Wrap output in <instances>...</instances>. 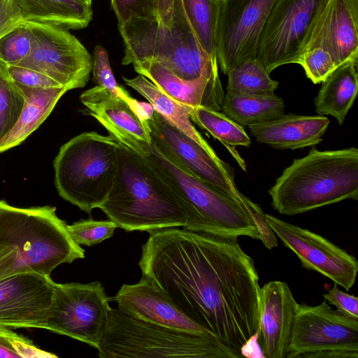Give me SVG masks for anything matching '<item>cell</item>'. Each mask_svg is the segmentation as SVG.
<instances>
[{
	"instance_id": "7c38bea8",
	"label": "cell",
	"mask_w": 358,
	"mask_h": 358,
	"mask_svg": "<svg viewBox=\"0 0 358 358\" xmlns=\"http://www.w3.org/2000/svg\"><path fill=\"white\" fill-rule=\"evenodd\" d=\"M275 0H221L216 55L222 72L257 58L262 33Z\"/></svg>"
},
{
	"instance_id": "ba28073f",
	"label": "cell",
	"mask_w": 358,
	"mask_h": 358,
	"mask_svg": "<svg viewBox=\"0 0 358 358\" xmlns=\"http://www.w3.org/2000/svg\"><path fill=\"white\" fill-rule=\"evenodd\" d=\"M118 142L95 131L64 144L53 162L55 185L65 201L90 214L106 201L115 180Z\"/></svg>"
},
{
	"instance_id": "5bb4252c",
	"label": "cell",
	"mask_w": 358,
	"mask_h": 358,
	"mask_svg": "<svg viewBox=\"0 0 358 358\" xmlns=\"http://www.w3.org/2000/svg\"><path fill=\"white\" fill-rule=\"evenodd\" d=\"M146 122L152 143L160 152L191 175L243 202L244 195L236 187L231 166L210 155L156 111Z\"/></svg>"
},
{
	"instance_id": "60d3db41",
	"label": "cell",
	"mask_w": 358,
	"mask_h": 358,
	"mask_svg": "<svg viewBox=\"0 0 358 358\" xmlns=\"http://www.w3.org/2000/svg\"><path fill=\"white\" fill-rule=\"evenodd\" d=\"M149 1L150 0H110L111 7L117 20V25L127 22Z\"/></svg>"
},
{
	"instance_id": "8fae6325",
	"label": "cell",
	"mask_w": 358,
	"mask_h": 358,
	"mask_svg": "<svg viewBox=\"0 0 358 358\" xmlns=\"http://www.w3.org/2000/svg\"><path fill=\"white\" fill-rule=\"evenodd\" d=\"M327 0H275L261 35L257 58L270 73L297 64Z\"/></svg>"
},
{
	"instance_id": "6da1fadb",
	"label": "cell",
	"mask_w": 358,
	"mask_h": 358,
	"mask_svg": "<svg viewBox=\"0 0 358 358\" xmlns=\"http://www.w3.org/2000/svg\"><path fill=\"white\" fill-rule=\"evenodd\" d=\"M150 234L138 266L194 322L241 349L259 330V276L238 238L171 227Z\"/></svg>"
},
{
	"instance_id": "603a6c76",
	"label": "cell",
	"mask_w": 358,
	"mask_h": 358,
	"mask_svg": "<svg viewBox=\"0 0 358 358\" xmlns=\"http://www.w3.org/2000/svg\"><path fill=\"white\" fill-rule=\"evenodd\" d=\"M358 57L338 65L322 82L315 99V111L330 115L342 124L358 90Z\"/></svg>"
},
{
	"instance_id": "9a60e30c",
	"label": "cell",
	"mask_w": 358,
	"mask_h": 358,
	"mask_svg": "<svg viewBox=\"0 0 358 358\" xmlns=\"http://www.w3.org/2000/svg\"><path fill=\"white\" fill-rule=\"evenodd\" d=\"M265 219L304 268L318 272L347 291L354 285L358 271V262L354 256L307 229L268 214H265Z\"/></svg>"
},
{
	"instance_id": "d590c367",
	"label": "cell",
	"mask_w": 358,
	"mask_h": 358,
	"mask_svg": "<svg viewBox=\"0 0 358 358\" xmlns=\"http://www.w3.org/2000/svg\"><path fill=\"white\" fill-rule=\"evenodd\" d=\"M297 64L303 68L306 76L315 84L322 83L337 67L330 52L321 47L303 51Z\"/></svg>"
},
{
	"instance_id": "d6986e66",
	"label": "cell",
	"mask_w": 358,
	"mask_h": 358,
	"mask_svg": "<svg viewBox=\"0 0 358 358\" xmlns=\"http://www.w3.org/2000/svg\"><path fill=\"white\" fill-rule=\"evenodd\" d=\"M298 304L283 281H270L259 288L258 320L264 358H287Z\"/></svg>"
},
{
	"instance_id": "836d02e7",
	"label": "cell",
	"mask_w": 358,
	"mask_h": 358,
	"mask_svg": "<svg viewBox=\"0 0 358 358\" xmlns=\"http://www.w3.org/2000/svg\"><path fill=\"white\" fill-rule=\"evenodd\" d=\"M118 226L112 220H83L68 225L72 239L79 245L92 246L113 236Z\"/></svg>"
},
{
	"instance_id": "8992f818",
	"label": "cell",
	"mask_w": 358,
	"mask_h": 358,
	"mask_svg": "<svg viewBox=\"0 0 358 358\" xmlns=\"http://www.w3.org/2000/svg\"><path fill=\"white\" fill-rule=\"evenodd\" d=\"M167 181L187 217L186 230L222 237L260 240L245 205L214 185L185 171L152 143L142 156Z\"/></svg>"
},
{
	"instance_id": "9c48e42d",
	"label": "cell",
	"mask_w": 358,
	"mask_h": 358,
	"mask_svg": "<svg viewBox=\"0 0 358 358\" xmlns=\"http://www.w3.org/2000/svg\"><path fill=\"white\" fill-rule=\"evenodd\" d=\"M33 35L30 55L18 66L41 72L68 91L87 83L93 58L68 29L48 23L24 21Z\"/></svg>"
},
{
	"instance_id": "83f0119b",
	"label": "cell",
	"mask_w": 358,
	"mask_h": 358,
	"mask_svg": "<svg viewBox=\"0 0 358 358\" xmlns=\"http://www.w3.org/2000/svg\"><path fill=\"white\" fill-rule=\"evenodd\" d=\"M185 14L205 53L217 59V29L221 0H182Z\"/></svg>"
},
{
	"instance_id": "2e32d148",
	"label": "cell",
	"mask_w": 358,
	"mask_h": 358,
	"mask_svg": "<svg viewBox=\"0 0 358 358\" xmlns=\"http://www.w3.org/2000/svg\"><path fill=\"white\" fill-rule=\"evenodd\" d=\"M55 282L34 272L0 280V327L46 329Z\"/></svg>"
},
{
	"instance_id": "ffe728a7",
	"label": "cell",
	"mask_w": 358,
	"mask_h": 358,
	"mask_svg": "<svg viewBox=\"0 0 358 358\" xmlns=\"http://www.w3.org/2000/svg\"><path fill=\"white\" fill-rule=\"evenodd\" d=\"M315 47L329 51L337 66L358 57V0H327L303 51Z\"/></svg>"
},
{
	"instance_id": "4fadbf2b",
	"label": "cell",
	"mask_w": 358,
	"mask_h": 358,
	"mask_svg": "<svg viewBox=\"0 0 358 358\" xmlns=\"http://www.w3.org/2000/svg\"><path fill=\"white\" fill-rule=\"evenodd\" d=\"M324 350L358 352V319L332 309L326 301L299 303L287 358Z\"/></svg>"
},
{
	"instance_id": "f546056e",
	"label": "cell",
	"mask_w": 358,
	"mask_h": 358,
	"mask_svg": "<svg viewBox=\"0 0 358 358\" xmlns=\"http://www.w3.org/2000/svg\"><path fill=\"white\" fill-rule=\"evenodd\" d=\"M262 62L257 59H249L227 73V92L240 94L274 93L278 82L271 78Z\"/></svg>"
},
{
	"instance_id": "f35d334b",
	"label": "cell",
	"mask_w": 358,
	"mask_h": 358,
	"mask_svg": "<svg viewBox=\"0 0 358 358\" xmlns=\"http://www.w3.org/2000/svg\"><path fill=\"white\" fill-rule=\"evenodd\" d=\"M335 284L323 295L325 301L336 307L341 313L358 319V299L353 295L341 291Z\"/></svg>"
},
{
	"instance_id": "8d00e7d4",
	"label": "cell",
	"mask_w": 358,
	"mask_h": 358,
	"mask_svg": "<svg viewBox=\"0 0 358 358\" xmlns=\"http://www.w3.org/2000/svg\"><path fill=\"white\" fill-rule=\"evenodd\" d=\"M6 69L10 78L20 86L31 88L62 87L46 75L29 68L8 65L6 66Z\"/></svg>"
},
{
	"instance_id": "ee69618b",
	"label": "cell",
	"mask_w": 358,
	"mask_h": 358,
	"mask_svg": "<svg viewBox=\"0 0 358 358\" xmlns=\"http://www.w3.org/2000/svg\"><path fill=\"white\" fill-rule=\"evenodd\" d=\"M84 1H87V2H90V3H92V0H84Z\"/></svg>"
},
{
	"instance_id": "7a4b0ae2",
	"label": "cell",
	"mask_w": 358,
	"mask_h": 358,
	"mask_svg": "<svg viewBox=\"0 0 358 358\" xmlns=\"http://www.w3.org/2000/svg\"><path fill=\"white\" fill-rule=\"evenodd\" d=\"M124 50L123 65L155 62L185 80L218 68L201 48L182 0H150L117 25Z\"/></svg>"
},
{
	"instance_id": "44dd1931",
	"label": "cell",
	"mask_w": 358,
	"mask_h": 358,
	"mask_svg": "<svg viewBox=\"0 0 358 358\" xmlns=\"http://www.w3.org/2000/svg\"><path fill=\"white\" fill-rule=\"evenodd\" d=\"M134 70L166 95L185 107L203 106L220 111L224 96L218 68L193 80L180 79L157 62L134 66Z\"/></svg>"
},
{
	"instance_id": "52a82bcc",
	"label": "cell",
	"mask_w": 358,
	"mask_h": 358,
	"mask_svg": "<svg viewBox=\"0 0 358 358\" xmlns=\"http://www.w3.org/2000/svg\"><path fill=\"white\" fill-rule=\"evenodd\" d=\"M100 358L242 357L213 336L199 335L133 317L111 308L97 348Z\"/></svg>"
},
{
	"instance_id": "7bdbcfd3",
	"label": "cell",
	"mask_w": 358,
	"mask_h": 358,
	"mask_svg": "<svg viewBox=\"0 0 358 358\" xmlns=\"http://www.w3.org/2000/svg\"><path fill=\"white\" fill-rule=\"evenodd\" d=\"M305 358H357L358 352L347 350H324L306 355Z\"/></svg>"
},
{
	"instance_id": "e575fe53",
	"label": "cell",
	"mask_w": 358,
	"mask_h": 358,
	"mask_svg": "<svg viewBox=\"0 0 358 358\" xmlns=\"http://www.w3.org/2000/svg\"><path fill=\"white\" fill-rule=\"evenodd\" d=\"M57 355L42 350L26 337L0 327V358H46Z\"/></svg>"
},
{
	"instance_id": "d4e9b609",
	"label": "cell",
	"mask_w": 358,
	"mask_h": 358,
	"mask_svg": "<svg viewBox=\"0 0 358 358\" xmlns=\"http://www.w3.org/2000/svg\"><path fill=\"white\" fill-rule=\"evenodd\" d=\"M24 21L66 29L86 27L92 18V3L84 0H15Z\"/></svg>"
},
{
	"instance_id": "7402d4cb",
	"label": "cell",
	"mask_w": 358,
	"mask_h": 358,
	"mask_svg": "<svg viewBox=\"0 0 358 358\" xmlns=\"http://www.w3.org/2000/svg\"><path fill=\"white\" fill-rule=\"evenodd\" d=\"M329 122V118L323 115L284 113L272 120L248 127L259 143L278 150H294L320 143Z\"/></svg>"
},
{
	"instance_id": "30bf717a",
	"label": "cell",
	"mask_w": 358,
	"mask_h": 358,
	"mask_svg": "<svg viewBox=\"0 0 358 358\" xmlns=\"http://www.w3.org/2000/svg\"><path fill=\"white\" fill-rule=\"evenodd\" d=\"M109 299L95 281L56 283L46 329L97 349L107 324Z\"/></svg>"
},
{
	"instance_id": "1f68e13d",
	"label": "cell",
	"mask_w": 358,
	"mask_h": 358,
	"mask_svg": "<svg viewBox=\"0 0 358 358\" xmlns=\"http://www.w3.org/2000/svg\"><path fill=\"white\" fill-rule=\"evenodd\" d=\"M24 103L22 90L9 76L6 66L0 62V138L13 128Z\"/></svg>"
},
{
	"instance_id": "277c9868",
	"label": "cell",
	"mask_w": 358,
	"mask_h": 358,
	"mask_svg": "<svg viewBox=\"0 0 358 358\" xmlns=\"http://www.w3.org/2000/svg\"><path fill=\"white\" fill-rule=\"evenodd\" d=\"M117 166L110 192L99 208L127 231L187 225L186 213L167 181L143 157L117 148Z\"/></svg>"
},
{
	"instance_id": "484cf974",
	"label": "cell",
	"mask_w": 358,
	"mask_h": 358,
	"mask_svg": "<svg viewBox=\"0 0 358 358\" xmlns=\"http://www.w3.org/2000/svg\"><path fill=\"white\" fill-rule=\"evenodd\" d=\"M123 80L126 85L145 97L155 111L169 123L197 143L210 155L218 157L193 125L187 107L166 95L152 81L141 74L134 78L123 77Z\"/></svg>"
},
{
	"instance_id": "4316f807",
	"label": "cell",
	"mask_w": 358,
	"mask_h": 358,
	"mask_svg": "<svg viewBox=\"0 0 358 358\" xmlns=\"http://www.w3.org/2000/svg\"><path fill=\"white\" fill-rule=\"evenodd\" d=\"M285 103L274 93L240 94L227 92L222 110L241 126H252L275 119L285 113Z\"/></svg>"
},
{
	"instance_id": "b9f144b4",
	"label": "cell",
	"mask_w": 358,
	"mask_h": 358,
	"mask_svg": "<svg viewBox=\"0 0 358 358\" xmlns=\"http://www.w3.org/2000/svg\"><path fill=\"white\" fill-rule=\"evenodd\" d=\"M260 336V330L251 336L241 349L242 357L249 358L264 357L262 350L258 343V338Z\"/></svg>"
},
{
	"instance_id": "d6a6232c",
	"label": "cell",
	"mask_w": 358,
	"mask_h": 358,
	"mask_svg": "<svg viewBox=\"0 0 358 358\" xmlns=\"http://www.w3.org/2000/svg\"><path fill=\"white\" fill-rule=\"evenodd\" d=\"M32 46L31 31L22 22L0 38V62L17 65L30 55Z\"/></svg>"
},
{
	"instance_id": "3957f363",
	"label": "cell",
	"mask_w": 358,
	"mask_h": 358,
	"mask_svg": "<svg viewBox=\"0 0 358 358\" xmlns=\"http://www.w3.org/2000/svg\"><path fill=\"white\" fill-rule=\"evenodd\" d=\"M85 257L55 207L19 208L0 201V280L22 273L50 275Z\"/></svg>"
},
{
	"instance_id": "cb8c5ba5",
	"label": "cell",
	"mask_w": 358,
	"mask_h": 358,
	"mask_svg": "<svg viewBox=\"0 0 358 358\" xmlns=\"http://www.w3.org/2000/svg\"><path fill=\"white\" fill-rule=\"evenodd\" d=\"M18 86L24 96V106L13 128L0 138V154L20 145L37 129L68 91L62 87L31 88Z\"/></svg>"
},
{
	"instance_id": "74e56055",
	"label": "cell",
	"mask_w": 358,
	"mask_h": 358,
	"mask_svg": "<svg viewBox=\"0 0 358 358\" xmlns=\"http://www.w3.org/2000/svg\"><path fill=\"white\" fill-rule=\"evenodd\" d=\"M243 203L252 217L260 235V241L268 249H273L278 245V241L275 233L271 229L265 219V213L261 208L243 196Z\"/></svg>"
},
{
	"instance_id": "ac0fdd59",
	"label": "cell",
	"mask_w": 358,
	"mask_h": 358,
	"mask_svg": "<svg viewBox=\"0 0 358 358\" xmlns=\"http://www.w3.org/2000/svg\"><path fill=\"white\" fill-rule=\"evenodd\" d=\"M90 114L119 144L143 156L152 144L147 124L123 99L96 85L80 96Z\"/></svg>"
},
{
	"instance_id": "ab89813d",
	"label": "cell",
	"mask_w": 358,
	"mask_h": 358,
	"mask_svg": "<svg viewBox=\"0 0 358 358\" xmlns=\"http://www.w3.org/2000/svg\"><path fill=\"white\" fill-rule=\"evenodd\" d=\"M22 22L15 0H0V38Z\"/></svg>"
},
{
	"instance_id": "e0dca14e",
	"label": "cell",
	"mask_w": 358,
	"mask_h": 358,
	"mask_svg": "<svg viewBox=\"0 0 358 358\" xmlns=\"http://www.w3.org/2000/svg\"><path fill=\"white\" fill-rule=\"evenodd\" d=\"M114 299L118 309L133 317L199 335L213 336L184 314L159 287L145 276L142 275L137 283L123 285Z\"/></svg>"
},
{
	"instance_id": "4dcf8cb0",
	"label": "cell",
	"mask_w": 358,
	"mask_h": 358,
	"mask_svg": "<svg viewBox=\"0 0 358 358\" xmlns=\"http://www.w3.org/2000/svg\"><path fill=\"white\" fill-rule=\"evenodd\" d=\"M92 58L93 81L96 85L105 88L113 95L127 102L137 115L146 122L155 112L152 106L149 102H140L134 99L127 90L117 83L106 49L100 45H96Z\"/></svg>"
},
{
	"instance_id": "5b68a950",
	"label": "cell",
	"mask_w": 358,
	"mask_h": 358,
	"mask_svg": "<svg viewBox=\"0 0 358 358\" xmlns=\"http://www.w3.org/2000/svg\"><path fill=\"white\" fill-rule=\"evenodd\" d=\"M271 206L285 215L358 199V150L319 151L295 159L268 190Z\"/></svg>"
},
{
	"instance_id": "f1b7e54d",
	"label": "cell",
	"mask_w": 358,
	"mask_h": 358,
	"mask_svg": "<svg viewBox=\"0 0 358 358\" xmlns=\"http://www.w3.org/2000/svg\"><path fill=\"white\" fill-rule=\"evenodd\" d=\"M187 108L192 121L226 147L250 145V138L243 127L224 113L203 106Z\"/></svg>"
}]
</instances>
